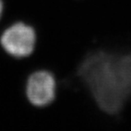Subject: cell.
<instances>
[{
    "instance_id": "cell-1",
    "label": "cell",
    "mask_w": 131,
    "mask_h": 131,
    "mask_svg": "<svg viewBox=\"0 0 131 131\" xmlns=\"http://www.w3.org/2000/svg\"><path fill=\"white\" fill-rule=\"evenodd\" d=\"M77 74L112 131H118L120 117L131 105V50L93 49L82 59Z\"/></svg>"
},
{
    "instance_id": "cell-2",
    "label": "cell",
    "mask_w": 131,
    "mask_h": 131,
    "mask_svg": "<svg viewBox=\"0 0 131 131\" xmlns=\"http://www.w3.org/2000/svg\"><path fill=\"white\" fill-rule=\"evenodd\" d=\"M2 48L7 54L16 58L27 57L32 54L36 44L34 29L23 22L9 27L0 38Z\"/></svg>"
},
{
    "instance_id": "cell-3",
    "label": "cell",
    "mask_w": 131,
    "mask_h": 131,
    "mask_svg": "<svg viewBox=\"0 0 131 131\" xmlns=\"http://www.w3.org/2000/svg\"><path fill=\"white\" fill-rule=\"evenodd\" d=\"M56 83L48 71H37L28 78L26 94L32 105L38 107L47 106L56 98Z\"/></svg>"
},
{
    "instance_id": "cell-4",
    "label": "cell",
    "mask_w": 131,
    "mask_h": 131,
    "mask_svg": "<svg viewBox=\"0 0 131 131\" xmlns=\"http://www.w3.org/2000/svg\"><path fill=\"white\" fill-rule=\"evenodd\" d=\"M3 9H4V5H3L2 0H0V18H1V15H2V13H3Z\"/></svg>"
}]
</instances>
